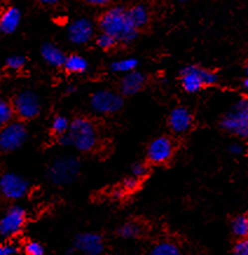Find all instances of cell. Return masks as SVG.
<instances>
[{"label":"cell","mask_w":248,"mask_h":255,"mask_svg":"<svg viewBox=\"0 0 248 255\" xmlns=\"http://www.w3.org/2000/svg\"><path fill=\"white\" fill-rule=\"evenodd\" d=\"M147 173V166L144 163H136L133 164L132 166V176L138 178H143L144 176H146Z\"/></svg>","instance_id":"1f68e13d"},{"label":"cell","mask_w":248,"mask_h":255,"mask_svg":"<svg viewBox=\"0 0 248 255\" xmlns=\"http://www.w3.org/2000/svg\"><path fill=\"white\" fill-rule=\"evenodd\" d=\"M177 1H179V2H189V1H191V0H177Z\"/></svg>","instance_id":"74e56055"},{"label":"cell","mask_w":248,"mask_h":255,"mask_svg":"<svg viewBox=\"0 0 248 255\" xmlns=\"http://www.w3.org/2000/svg\"><path fill=\"white\" fill-rule=\"evenodd\" d=\"M117 43L119 42L116 41L115 38H113V36L109 34H106V33H101V34L96 38V46L99 47L100 49L103 50L113 49Z\"/></svg>","instance_id":"484cf974"},{"label":"cell","mask_w":248,"mask_h":255,"mask_svg":"<svg viewBox=\"0 0 248 255\" xmlns=\"http://www.w3.org/2000/svg\"><path fill=\"white\" fill-rule=\"evenodd\" d=\"M25 255H45V247L38 241H27L23 246Z\"/></svg>","instance_id":"4316f807"},{"label":"cell","mask_w":248,"mask_h":255,"mask_svg":"<svg viewBox=\"0 0 248 255\" xmlns=\"http://www.w3.org/2000/svg\"><path fill=\"white\" fill-rule=\"evenodd\" d=\"M29 183L26 178L16 173H4L0 177V193L6 199L20 200L27 196Z\"/></svg>","instance_id":"30bf717a"},{"label":"cell","mask_w":248,"mask_h":255,"mask_svg":"<svg viewBox=\"0 0 248 255\" xmlns=\"http://www.w3.org/2000/svg\"><path fill=\"white\" fill-rule=\"evenodd\" d=\"M62 146H73L80 152H90L99 144V132L94 122L87 117H76L69 124L65 135L59 137Z\"/></svg>","instance_id":"6da1fadb"},{"label":"cell","mask_w":248,"mask_h":255,"mask_svg":"<svg viewBox=\"0 0 248 255\" xmlns=\"http://www.w3.org/2000/svg\"><path fill=\"white\" fill-rule=\"evenodd\" d=\"M41 56L49 66L61 68L67 55L54 43H45L41 47Z\"/></svg>","instance_id":"e0dca14e"},{"label":"cell","mask_w":248,"mask_h":255,"mask_svg":"<svg viewBox=\"0 0 248 255\" xmlns=\"http://www.w3.org/2000/svg\"><path fill=\"white\" fill-rule=\"evenodd\" d=\"M94 25L86 18L76 19L67 28V36L74 45H86L94 36Z\"/></svg>","instance_id":"7c38bea8"},{"label":"cell","mask_w":248,"mask_h":255,"mask_svg":"<svg viewBox=\"0 0 248 255\" xmlns=\"http://www.w3.org/2000/svg\"><path fill=\"white\" fill-rule=\"evenodd\" d=\"M12 106L14 114L22 120H33L41 110L39 96L32 90H22L16 94Z\"/></svg>","instance_id":"ba28073f"},{"label":"cell","mask_w":248,"mask_h":255,"mask_svg":"<svg viewBox=\"0 0 248 255\" xmlns=\"http://www.w3.org/2000/svg\"><path fill=\"white\" fill-rule=\"evenodd\" d=\"M230 152L233 156H240L244 153V146L239 143H233L230 145Z\"/></svg>","instance_id":"d6a6232c"},{"label":"cell","mask_w":248,"mask_h":255,"mask_svg":"<svg viewBox=\"0 0 248 255\" xmlns=\"http://www.w3.org/2000/svg\"><path fill=\"white\" fill-rule=\"evenodd\" d=\"M6 66L11 70H20L26 66V59L21 55H12L6 60Z\"/></svg>","instance_id":"83f0119b"},{"label":"cell","mask_w":248,"mask_h":255,"mask_svg":"<svg viewBox=\"0 0 248 255\" xmlns=\"http://www.w3.org/2000/svg\"><path fill=\"white\" fill-rule=\"evenodd\" d=\"M19 248L14 244H0V255H16Z\"/></svg>","instance_id":"4dcf8cb0"},{"label":"cell","mask_w":248,"mask_h":255,"mask_svg":"<svg viewBox=\"0 0 248 255\" xmlns=\"http://www.w3.org/2000/svg\"><path fill=\"white\" fill-rule=\"evenodd\" d=\"M21 22V12L16 7H9L0 15V34H13Z\"/></svg>","instance_id":"2e32d148"},{"label":"cell","mask_w":248,"mask_h":255,"mask_svg":"<svg viewBox=\"0 0 248 255\" xmlns=\"http://www.w3.org/2000/svg\"><path fill=\"white\" fill-rule=\"evenodd\" d=\"M27 128L21 122L12 121L0 130V150L13 152L25 144L27 139Z\"/></svg>","instance_id":"8992f818"},{"label":"cell","mask_w":248,"mask_h":255,"mask_svg":"<svg viewBox=\"0 0 248 255\" xmlns=\"http://www.w3.org/2000/svg\"><path fill=\"white\" fill-rule=\"evenodd\" d=\"M193 126V115L186 107L179 106L171 110L169 115V127L176 135H184Z\"/></svg>","instance_id":"5bb4252c"},{"label":"cell","mask_w":248,"mask_h":255,"mask_svg":"<svg viewBox=\"0 0 248 255\" xmlns=\"http://www.w3.org/2000/svg\"><path fill=\"white\" fill-rule=\"evenodd\" d=\"M218 82V75L212 70L190 65L180 70V85L189 94H196L205 87H212Z\"/></svg>","instance_id":"277c9868"},{"label":"cell","mask_w":248,"mask_h":255,"mask_svg":"<svg viewBox=\"0 0 248 255\" xmlns=\"http://www.w3.org/2000/svg\"><path fill=\"white\" fill-rule=\"evenodd\" d=\"M41 5H45V6H54L58 4L60 0H38Z\"/></svg>","instance_id":"e575fe53"},{"label":"cell","mask_w":248,"mask_h":255,"mask_svg":"<svg viewBox=\"0 0 248 255\" xmlns=\"http://www.w3.org/2000/svg\"><path fill=\"white\" fill-rule=\"evenodd\" d=\"M140 232H142V228L138 224L133 223V221L123 224L119 230L120 237L123 238V239H136V238L139 237Z\"/></svg>","instance_id":"cb8c5ba5"},{"label":"cell","mask_w":248,"mask_h":255,"mask_svg":"<svg viewBox=\"0 0 248 255\" xmlns=\"http://www.w3.org/2000/svg\"><path fill=\"white\" fill-rule=\"evenodd\" d=\"M27 220V212L20 205H13L0 219V234L4 238H12L21 232Z\"/></svg>","instance_id":"9c48e42d"},{"label":"cell","mask_w":248,"mask_h":255,"mask_svg":"<svg viewBox=\"0 0 248 255\" xmlns=\"http://www.w3.org/2000/svg\"><path fill=\"white\" fill-rule=\"evenodd\" d=\"M150 255H182L179 247L171 241H160L150 252Z\"/></svg>","instance_id":"44dd1931"},{"label":"cell","mask_w":248,"mask_h":255,"mask_svg":"<svg viewBox=\"0 0 248 255\" xmlns=\"http://www.w3.org/2000/svg\"><path fill=\"white\" fill-rule=\"evenodd\" d=\"M80 167V162L74 157H60L52 163L48 177L56 186L68 185L78 178Z\"/></svg>","instance_id":"5b68a950"},{"label":"cell","mask_w":248,"mask_h":255,"mask_svg":"<svg viewBox=\"0 0 248 255\" xmlns=\"http://www.w3.org/2000/svg\"><path fill=\"white\" fill-rule=\"evenodd\" d=\"M69 124H70V121L67 119L66 116L63 115L55 116L52 121V127H51L52 132L58 137L65 135V133L68 131Z\"/></svg>","instance_id":"d4e9b609"},{"label":"cell","mask_w":248,"mask_h":255,"mask_svg":"<svg viewBox=\"0 0 248 255\" xmlns=\"http://www.w3.org/2000/svg\"><path fill=\"white\" fill-rule=\"evenodd\" d=\"M63 68L69 74H83L89 68V63L86 58L80 54H72L66 56Z\"/></svg>","instance_id":"d6986e66"},{"label":"cell","mask_w":248,"mask_h":255,"mask_svg":"<svg viewBox=\"0 0 248 255\" xmlns=\"http://www.w3.org/2000/svg\"><path fill=\"white\" fill-rule=\"evenodd\" d=\"M99 26L102 33L112 35L117 42L125 45L135 42L139 35L138 29L133 27L128 18L126 9L120 6L109 8L103 13L100 18Z\"/></svg>","instance_id":"7a4b0ae2"},{"label":"cell","mask_w":248,"mask_h":255,"mask_svg":"<svg viewBox=\"0 0 248 255\" xmlns=\"http://www.w3.org/2000/svg\"><path fill=\"white\" fill-rule=\"evenodd\" d=\"M74 248L85 255H101L105 251V243L100 234L85 232L75 237Z\"/></svg>","instance_id":"4fadbf2b"},{"label":"cell","mask_w":248,"mask_h":255,"mask_svg":"<svg viewBox=\"0 0 248 255\" xmlns=\"http://www.w3.org/2000/svg\"><path fill=\"white\" fill-rule=\"evenodd\" d=\"M232 228V233L236 236L238 239L241 238H247L248 236V218L246 214H239L234 218L231 225Z\"/></svg>","instance_id":"7402d4cb"},{"label":"cell","mask_w":248,"mask_h":255,"mask_svg":"<svg viewBox=\"0 0 248 255\" xmlns=\"http://www.w3.org/2000/svg\"><path fill=\"white\" fill-rule=\"evenodd\" d=\"M85 1L87 4L95 6V7H105L112 2V0H85Z\"/></svg>","instance_id":"836d02e7"},{"label":"cell","mask_w":248,"mask_h":255,"mask_svg":"<svg viewBox=\"0 0 248 255\" xmlns=\"http://www.w3.org/2000/svg\"><path fill=\"white\" fill-rule=\"evenodd\" d=\"M233 255H248V240L247 238H241L233 246Z\"/></svg>","instance_id":"f546056e"},{"label":"cell","mask_w":248,"mask_h":255,"mask_svg":"<svg viewBox=\"0 0 248 255\" xmlns=\"http://www.w3.org/2000/svg\"><path fill=\"white\" fill-rule=\"evenodd\" d=\"M243 88H244L245 92H247V89H248V78H247V74H246V75H245V78H244V80H243Z\"/></svg>","instance_id":"d590c367"},{"label":"cell","mask_w":248,"mask_h":255,"mask_svg":"<svg viewBox=\"0 0 248 255\" xmlns=\"http://www.w3.org/2000/svg\"><path fill=\"white\" fill-rule=\"evenodd\" d=\"M139 186V179L136 177H128L125 178V179L123 180V184H122V189L121 191L124 193H129V192H133V191H136L138 189Z\"/></svg>","instance_id":"f1b7e54d"},{"label":"cell","mask_w":248,"mask_h":255,"mask_svg":"<svg viewBox=\"0 0 248 255\" xmlns=\"http://www.w3.org/2000/svg\"><path fill=\"white\" fill-rule=\"evenodd\" d=\"M13 117H14V110H13L12 103L0 97V129L12 122Z\"/></svg>","instance_id":"603a6c76"},{"label":"cell","mask_w":248,"mask_h":255,"mask_svg":"<svg viewBox=\"0 0 248 255\" xmlns=\"http://www.w3.org/2000/svg\"><path fill=\"white\" fill-rule=\"evenodd\" d=\"M146 82L145 75L138 70H133L128 74H124L120 82L121 95L132 96L139 93L144 88Z\"/></svg>","instance_id":"9a60e30c"},{"label":"cell","mask_w":248,"mask_h":255,"mask_svg":"<svg viewBox=\"0 0 248 255\" xmlns=\"http://www.w3.org/2000/svg\"><path fill=\"white\" fill-rule=\"evenodd\" d=\"M75 90H76V88H75V87H74V86H69V87H68V88H67V90H66V92H67V93H68V94H70V93H74V92H75Z\"/></svg>","instance_id":"8d00e7d4"},{"label":"cell","mask_w":248,"mask_h":255,"mask_svg":"<svg viewBox=\"0 0 248 255\" xmlns=\"http://www.w3.org/2000/svg\"><path fill=\"white\" fill-rule=\"evenodd\" d=\"M175 153V144L166 136L157 137L147 147V160L155 165H163L172 158Z\"/></svg>","instance_id":"8fae6325"},{"label":"cell","mask_w":248,"mask_h":255,"mask_svg":"<svg viewBox=\"0 0 248 255\" xmlns=\"http://www.w3.org/2000/svg\"><path fill=\"white\" fill-rule=\"evenodd\" d=\"M123 107L122 95L109 89H100L90 96V108L100 115H112Z\"/></svg>","instance_id":"52a82bcc"},{"label":"cell","mask_w":248,"mask_h":255,"mask_svg":"<svg viewBox=\"0 0 248 255\" xmlns=\"http://www.w3.org/2000/svg\"><path fill=\"white\" fill-rule=\"evenodd\" d=\"M138 60L133 58H126V59H121L114 61L112 65H110V70L114 73L117 74H128L130 72H133V70L137 69L138 67Z\"/></svg>","instance_id":"ffe728a7"},{"label":"cell","mask_w":248,"mask_h":255,"mask_svg":"<svg viewBox=\"0 0 248 255\" xmlns=\"http://www.w3.org/2000/svg\"><path fill=\"white\" fill-rule=\"evenodd\" d=\"M126 13H128V18L131 21L133 27L138 29V31L140 28L145 27L147 23L150 22V12L145 5H133L131 8L126 9Z\"/></svg>","instance_id":"ac0fdd59"},{"label":"cell","mask_w":248,"mask_h":255,"mask_svg":"<svg viewBox=\"0 0 248 255\" xmlns=\"http://www.w3.org/2000/svg\"><path fill=\"white\" fill-rule=\"evenodd\" d=\"M220 126L225 131L240 138L248 136V101L241 97L221 119Z\"/></svg>","instance_id":"3957f363"}]
</instances>
